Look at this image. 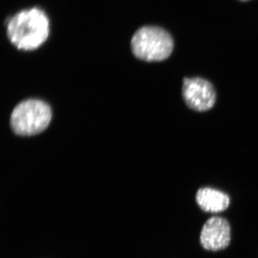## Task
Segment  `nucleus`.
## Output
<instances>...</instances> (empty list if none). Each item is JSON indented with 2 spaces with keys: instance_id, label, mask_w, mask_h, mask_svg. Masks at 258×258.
<instances>
[{
  "instance_id": "obj_1",
  "label": "nucleus",
  "mask_w": 258,
  "mask_h": 258,
  "mask_svg": "<svg viewBox=\"0 0 258 258\" xmlns=\"http://www.w3.org/2000/svg\"><path fill=\"white\" fill-rule=\"evenodd\" d=\"M49 20L38 8L23 10L10 19L8 37L20 50H34L46 41L49 35Z\"/></svg>"
},
{
  "instance_id": "obj_2",
  "label": "nucleus",
  "mask_w": 258,
  "mask_h": 258,
  "mask_svg": "<svg viewBox=\"0 0 258 258\" xmlns=\"http://www.w3.org/2000/svg\"><path fill=\"white\" fill-rule=\"evenodd\" d=\"M52 111L47 103L37 99L21 102L15 107L10 124L15 134L24 137L42 133L50 124Z\"/></svg>"
},
{
  "instance_id": "obj_3",
  "label": "nucleus",
  "mask_w": 258,
  "mask_h": 258,
  "mask_svg": "<svg viewBox=\"0 0 258 258\" xmlns=\"http://www.w3.org/2000/svg\"><path fill=\"white\" fill-rule=\"evenodd\" d=\"M173 47L172 37L169 32L159 27H143L132 37V49L134 55L147 62L166 60L172 52Z\"/></svg>"
},
{
  "instance_id": "obj_4",
  "label": "nucleus",
  "mask_w": 258,
  "mask_h": 258,
  "mask_svg": "<svg viewBox=\"0 0 258 258\" xmlns=\"http://www.w3.org/2000/svg\"><path fill=\"white\" fill-rule=\"evenodd\" d=\"M182 94L185 103L194 111H208L216 101L215 88L209 81L201 78H185Z\"/></svg>"
},
{
  "instance_id": "obj_5",
  "label": "nucleus",
  "mask_w": 258,
  "mask_h": 258,
  "mask_svg": "<svg viewBox=\"0 0 258 258\" xmlns=\"http://www.w3.org/2000/svg\"><path fill=\"white\" fill-rule=\"evenodd\" d=\"M230 225L222 217H212L204 224L200 233V243L207 250L226 248L231 240Z\"/></svg>"
},
{
  "instance_id": "obj_6",
  "label": "nucleus",
  "mask_w": 258,
  "mask_h": 258,
  "mask_svg": "<svg viewBox=\"0 0 258 258\" xmlns=\"http://www.w3.org/2000/svg\"><path fill=\"white\" fill-rule=\"evenodd\" d=\"M196 201L203 211L209 212L224 211L230 203L227 194L210 187L200 188L197 192Z\"/></svg>"
},
{
  "instance_id": "obj_7",
  "label": "nucleus",
  "mask_w": 258,
  "mask_h": 258,
  "mask_svg": "<svg viewBox=\"0 0 258 258\" xmlns=\"http://www.w3.org/2000/svg\"><path fill=\"white\" fill-rule=\"evenodd\" d=\"M241 1H248V0H241Z\"/></svg>"
}]
</instances>
